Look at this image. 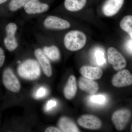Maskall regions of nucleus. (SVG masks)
Segmentation results:
<instances>
[{
    "instance_id": "obj_1",
    "label": "nucleus",
    "mask_w": 132,
    "mask_h": 132,
    "mask_svg": "<svg viewBox=\"0 0 132 132\" xmlns=\"http://www.w3.org/2000/svg\"><path fill=\"white\" fill-rule=\"evenodd\" d=\"M18 73L21 77L28 80H35L41 74L40 66L39 63L32 59L25 61L19 65Z\"/></svg>"
},
{
    "instance_id": "obj_2",
    "label": "nucleus",
    "mask_w": 132,
    "mask_h": 132,
    "mask_svg": "<svg viewBox=\"0 0 132 132\" xmlns=\"http://www.w3.org/2000/svg\"><path fill=\"white\" fill-rule=\"evenodd\" d=\"M87 41L86 35L81 31L73 30L67 33L64 38V46L69 51L75 52L82 49Z\"/></svg>"
},
{
    "instance_id": "obj_3",
    "label": "nucleus",
    "mask_w": 132,
    "mask_h": 132,
    "mask_svg": "<svg viewBox=\"0 0 132 132\" xmlns=\"http://www.w3.org/2000/svg\"><path fill=\"white\" fill-rule=\"evenodd\" d=\"M17 29V26L14 23L10 22L5 26V35L3 42L5 47L9 52L14 51L18 47V44L15 37Z\"/></svg>"
},
{
    "instance_id": "obj_4",
    "label": "nucleus",
    "mask_w": 132,
    "mask_h": 132,
    "mask_svg": "<svg viewBox=\"0 0 132 132\" xmlns=\"http://www.w3.org/2000/svg\"><path fill=\"white\" fill-rule=\"evenodd\" d=\"M2 81L6 89L13 93H17L21 88L20 82L12 69L7 68L2 73Z\"/></svg>"
},
{
    "instance_id": "obj_5",
    "label": "nucleus",
    "mask_w": 132,
    "mask_h": 132,
    "mask_svg": "<svg viewBox=\"0 0 132 132\" xmlns=\"http://www.w3.org/2000/svg\"><path fill=\"white\" fill-rule=\"evenodd\" d=\"M107 56L109 63L112 65L116 71H120L126 67L127 62L125 57L115 48H108Z\"/></svg>"
},
{
    "instance_id": "obj_6",
    "label": "nucleus",
    "mask_w": 132,
    "mask_h": 132,
    "mask_svg": "<svg viewBox=\"0 0 132 132\" xmlns=\"http://www.w3.org/2000/svg\"><path fill=\"white\" fill-rule=\"evenodd\" d=\"M131 113L128 109H123L115 111L112 117V120L116 128L121 131L125 128L130 120Z\"/></svg>"
},
{
    "instance_id": "obj_7",
    "label": "nucleus",
    "mask_w": 132,
    "mask_h": 132,
    "mask_svg": "<svg viewBox=\"0 0 132 132\" xmlns=\"http://www.w3.org/2000/svg\"><path fill=\"white\" fill-rule=\"evenodd\" d=\"M78 124L81 127L90 130H97L101 127L102 123L97 116L90 114H86L78 118Z\"/></svg>"
},
{
    "instance_id": "obj_8",
    "label": "nucleus",
    "mask_w": 132,
    "mask_h": 132,
    "mask_svg": "<svg viewBox=\"0 0 132 132\" xmlns=\"http://www.w3.org/2000/svg\"><path fill=\"white\" fill-rule=\"evenodd\" d=\"M112 84L117 87H123L132 84V76L127 69H122L116 74L112 79Z\"/></svg>"
},
{
    "instance_id": "obj_9",
    "label": "nucleus",
    "mask_w": 132,
    "mask_h": 132,
    "mask_svg": "<svg viewBox=\"0 0 132 132\" xmlns=\"http://www.w3.org/2000/svg\"><path fill=\"white\" fill-rule=\"evenodd\" d=\"M44 25L46 28L57 30L67 29L71 27V24L68 21L53 15L47 16L45 19Z\"/></svg>"
},
{
    "instance_id": "obj_10",
    "label": "nucleus",
    "mask_w": 132,
    "mask_h": 132,
    "mask_svg": "<svg viewBox=\"0 0 132 132\" xmlns=\"http://www.w3.org/2000/svg\"><path fill=\"white\" fill-rule=\"evenodd\" d=\"M125 0H106L102 6V12L105 16L115 15L123 6Z\"/></svg>"
},
{
    "instance_id": "obj_11",
    "label": "nucleus",
    "mask_w": 132,
    "mask_h": 132,
    "mask_svg": "<svg viewBox=\"0 0 132 132\" xmlns=\"http://www.w3.org/2000/svg\"><path fill=\"white\" fill-rule=\"evenodd\" d=\"M49 8V5L39 0H29L24 6L25 12L29 14L42 13L47 11Z\"/></svg>"
},
{
    "instance_id": "obj_12",
    "label": "nucleus",
    "mask_w": 132,
    "mask_h": 132,
    "mask_svg": "<svg viewBox=\"0 0 132 132\" xmlns=\"http://www.w3.org/2000/svg\"><path fill=\"white\" fill-rule=\"evenodd\" d=\"M35 55L45 75L47 77H51L52 75V66L49 60L44 54L42 50L40 48L36 50Z\"/></svg>"
},
{
    "instance_id": "obj_13",
    "label": "nucleus",
    "mask_w": 132,
    "mask_h": 132,
    "mask_svg": "<svg viewBox=\"0 0 132 132\" xmlns=\"http://www.w3.org/2000/svg\"><path fill=\"white\" fill-rule=\"evenodd\" d=\"M80 73L83 77L93 80L100 79L103 73L102 69L100 68L89 66L81 67Z\"/></svg>"
},
{
    "instance_id": "obj_14",
    "label": "nucleus",
    "mask_w": 132,
    "mask_h": 132,
    "mask_svg": "<svg viewBox=\"0 0 132 132\" xmlns=\"http://www.w3.org/2000/svg\"><path fill=\"white\" fill-rule=\"evenodd\" d=\"M78 85L81 90L90 94H94L99 90V86L97 82L84 77L79 78Z\"/></svg>"
},
{
    "instance_id": "obj_15",
    "label": "nucleus",
    "mask_w": 132,
    "mask_h": 132,
    "mask_svg": "<svg viewBox=\"0 0 132 132\" xmlns=\"http://www.w3.org/2000/svg\"><path fill=\"white\" fill-rule=\"evenodd\" d=\"M77 91V82L75 76H70L64 88V96L67 100H71L75 96Z\"/></svg>"
},
{
    "instance_id": "obj_16",
    "label": "nucleus",
    "mask_w": 132,
    "mask_h": 132,
    "mask_svg": "<svg viewBox=\"0 0 132 132\" xmlns=\"http://www.w3.org/2000/svg\"><path fill=\"white\" fill-rule=\"evenodd\" d=\"M58 125L59 128L62 132H80L75 123L68 117L63 116L59 120Z\"/></svg>"
},
{
    "instance_id": "obj_17",
    "label": "nucleus",
    "mask_w": 132,
    "mask_h": 132,
    "mask_svg": "<svg viewBox=\"0 0 132 132\" xmlns=\"http://www.w3.org/2000/svg\"><path fill=\"white\" fill-rule=\"evenodd\" d=\"M87 3V0H65L64 6L70 12H77L82 9Z\"/></svg>"
},
{
    "instance_id": "obj_18",
    "label": "nucleus",
    "mask_w": 132,
    "mask_h": 132,
    "mask_svg": "<svg viewBox=\"0 0 132 132\" xmlns=\"http://www.w3.org/2000/svg\"><path fill=\"white\" fill-rule=\"evenodd\" d=\"M43 52L48 58L53 61H57L60 58V50L59 48L54 45L45 47L43 48Z\"/></svg>"
},
{
    "instance_id": "obj_19",
    "label": "nucleus",
    "mask_w": 132,
    "mask_h": 132,
    "mask_svg": "<svg viewBox=\"0 0 132 132\" xmlns=\"http://www.w3.org/2000/svg\"><path fill=\"white\" fill-rule=\"evenodd\" d=\"M121 28L128 34L130 38H132V16L127 15L124 16L120 23Z\"/></svg>"
},
{
    "instance_id": "obj_20",
    "label": "nucleus",
    "mask_w": 132,
    "mask_h": 132,
    "mask_svg": "<svg viewBox=\"0 0 132 132\" xmlns=\"http://www.w3.org/2000/svg\"><path fill=\"white\" fill-rule=\"evenodd\" d=\"M29 0H12L9 4L8 8L11 11H15L24 7Z\"/></svg>"
},
{
    "instance_id": "obj_21",
    "label": "nucleus",
    "mask_w": 132,
    "mask_h": 132,
    "mask_svg": "<svg viewBox=\"0 0 132 132\" xmlns=\"http://www.w3.org/2000/svg\"><path fill=\"white\" fill-rule=\"evenodd\" d=\"M95 57L97 64L102 65L105 63V60L104 57V52L100 50H97L95 53Z\"/></svg>"
},
{
    "instance_id": "obj_22",
    "label": "nucleus",
    "mask_w": 132,
    "mask_h": 132,
    "mask_svg": "<svg viewBox=\"0 0 132 132\" xmlns=\"http://www.w3.org/2000/svg\"><path fill=\"white\" fill-rule=\"evenodd\" d=\"M90 100L95 104H103L105 101V97L102 95H95L91 97Z\"/></svg>"
},
{
    "instance_id": "obj_23",
    "label": "nucleus",
    "mask_w": 132,
    "mask_h": 132,
    "mask_svg": "<svg viewBox=\"0 0 132 132\" xmlns=\"http://www.w3.org/2000/svg\"><path fill=\"white\" fill-rule=\"evenodd\" d=\"M6 56L4 50L0 46V68H1L5 63Z\"/></svg>"
},
{
    "instance_id": "obj_24",
    "label": "nucleus",
    "mask_w": 132,
    "mask_h": 132,
    "mask_svg": "<svg viewBox=\"0 0 132 132\" xmlns=\"http://www.w3.org/2000/svg\"><path fill=\"white\" fill-rule=\"evenodd\" d=\"M46 93V89L44 87H40L39 89H38L36 93L35 96L36 98H41V97L45 96Z\"/></svg>"
},
{
    "instance_id": "obj_25",
    "label": "nucleus",
    "mask_w": 132,
    "mask_h": 132,
    "mask_svg": "<svg viewBox=\"0 0 132 132\" xmlns=\"http://www.w3.org/2000/svg\"><path fill=\"white\" fill-rule=\"evenodd\" d=\"M57 104V102L53 100H50L48 102L46 106V110L49 111L51 109L55 106Z\"/></svg>"
},
{
    "instance_id": "obj_26",
    "label": "nucleus",
    "mask_w": 132,
    "mask_h": 132,
    "mask_svg": "<svg viewBox=\"0 0 132 132\" xmlns=\"http://www.w3.org/2000/svg\"><path fill=\"white\" fill-rule=\"evenodd\" d=\"M45 132H62L60 128L54 126L49 127L46 128Z\"/></svg>"
},
{
    "instance_id": "obj_27",
    "label": "nucleus",
    "mask_w": 132,
    "mask_h": 132,
    "mask_svg": "<svg viewBox=\"0 0 132 132\" xmlns=\"http://www.w3.org/2000/svg\"><path fill=\"white\" fill-rule=\"evenodd\" d=\"M126 49L128 52L130 54H132V39L130 40L127 43L126 46Z\"/></svg>"
},
{
    "instance_id": "obj_28",
    "label": "nucleus",
    "mask_w": 132,
    "mask_h": 132,
    "mask_svg": "<svg viewBox=\"0 0 132 132\" xmlns=\"http://www.w3.org/2000/svg\"><path fill=\"white\" fill-rule=\"evenodd\" d=\"M7 1V0H0V5L4 4Z\"/></svg>"
}]
</instances>
